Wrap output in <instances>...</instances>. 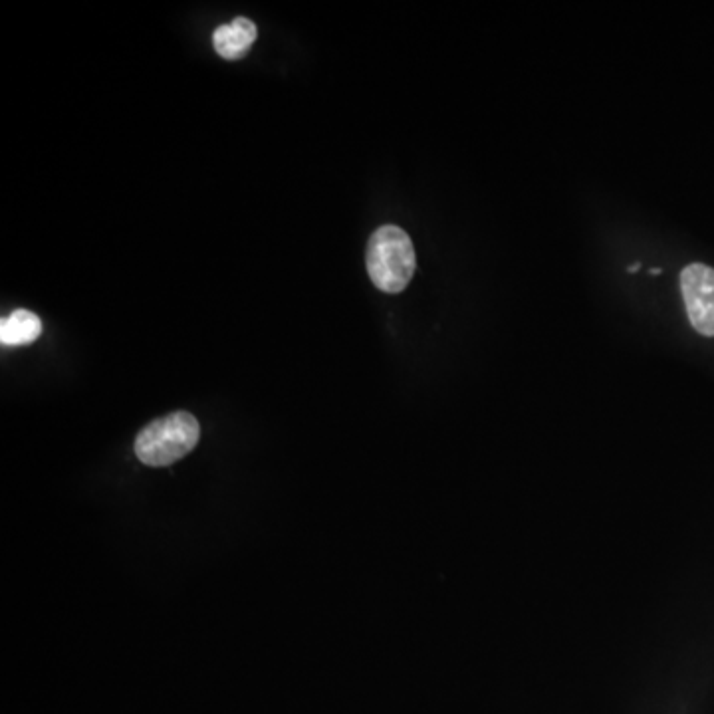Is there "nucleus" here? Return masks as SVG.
<instances>
[{
	"label": "nucleus",
	"mask_w": 714,
	"mask_h": 714,
	"mask_svg": "<svg viewBox=\"0 0 714 714\" xmlns=\"http://www.w3.org/2000/svg\"><path fill=\"white\" fill-rule=\"evenodd\" d=\"M201 425L187 411H175L145 425L135 437V455L149 467H169L199 443Z\"/></svg>",
	"instance_id": "f03ea898"
},
{
	"label": "nucleus",
	"mask_w": 714,
	"mask_h": 714,
	"mask_svg": "<svg viewBox=\"0 0 714 714\" xmlns=\"http://www.w3.org/2000/svg\"><path fill=\"white\" fill-rule=\"evenodd\" d=\"M637 270H639V262H635V264L629 266V272H637Z\"/></svg>",
	"instance_id": "423d86ee"
},
{
	"label": "nucleus",
	"mask_w": 714,
	"mask_h": 714,
	"mask_svg": "<svg viewBox=\"0 0 714 714\" xmlns=\"http://www.w3.org/2000/svg\"><path fill=\"white\" fill-rule=\"evenodd\" d=\"M256 36V24L244 16H238L229 24H221L213 32V46L221 58L240 60L248 54Z\"/></svg>",
	"instance_id": "20e7f679"
},
{
	"label": "nucleus",
	"mask_w": 714,
	"mask_h": 714,
	"mask_svg": "<svg viewBox=\"0 0 714 714\" xmlns=\"http://www.w3.org/2000/svg\"><path fill=\"white\" fill-rule=\"evenodd\" d=\"M681 292L687 306L691 326L703 334L714 336V268L693 262L681 272Z\"/></svg>",
	"instance_id": "7ed1b4c3"
},
{
	"label": "nucleus",
	"mask_w": 714,
	"mask_h": 714,
	"mask_svg": "<svg viewBox=\"0 0 714 714\" xmlns=\"http://www.w3.org/2000/svg\"><path fill=\"white\" fill-rule=\"evenodd\" d=\"M365 266L375 288L385 294L403 292L417 268L411 237L395 225L379 227L367 242Z\"/></svg>",
	"instance_id": "f257e3e1"
},
{
	"label": "nucleus",
	"mask_w": 714,
	"mask_h": 714,
	"mask_svg": "<svg viewBox=\"0 0 714 714\" xmlns=\"http://www.w3.org/2000/svg\"><path fill=\"white\" fill-rule=\"evenodd\" d=\"M42 336V322L30 310H16L0 324V342L6 348L30 346Z\"/></svg>",
	"instance_id": "39448f33"
},
{
	"label": "nucleus",
	"mask_w": 714,
	"mask_h": 714,
	"mask_svg": "<svg viewBox=\"0 0 714 714\" xmlns=\"http://www.w3.org/2000/svg\"><path fill=\"white\" fill-rule=\"evenodd\" d=\"M661 272H663L661 268H653V270H651V274H653V276H657V274H661Z\"/></svg>",
	"instance_id": "0eeeda50"
}]
</instances>
